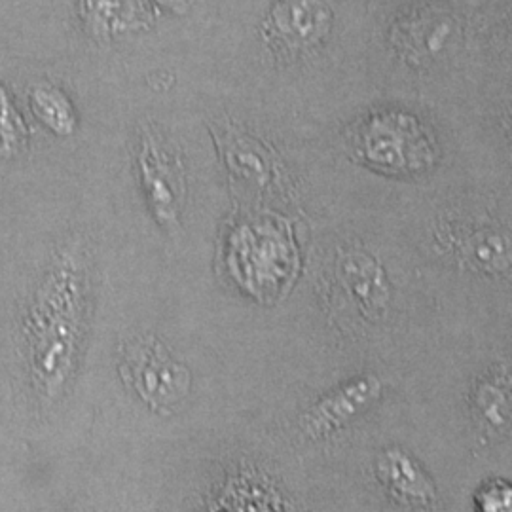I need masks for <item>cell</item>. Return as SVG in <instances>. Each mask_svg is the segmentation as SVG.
Wrapping results in <instances>:
<instances>
[{
  "mask_svg": "<svg viewBox=\"0 0 512 512\" xmlns=\"http://www.w3.org/2000/svg\"><path fill=\"white\" fill-rule=\"evenodd\" d=\"M165 6H171V8H177L179 4H183V0H162Z\"/></svg>",
  "mask_w": 512,
  "mask_h": 512,
  "instance_id": "obj_16",
  "label": "cell"
},
{
  "mask_svg": "<svg viewBox=\"0 0 512 512\" xmlns=\"http://www.w3.org/2000/svg\"><path fill=\"white\" fill-rule=\"evenodd\" d=\"M27 129L23 126L10 99L0 88V156H14L25 145Z\"/></svg>",
  "mask_w": 512,
  "mask_h": 512,
  "instance_id": "obj_14",
  "label": "cell"
},
{
  "mask_svg": "<svg viewBox=\"0 0 512 512\" xmlns=\"http://www.w3.org/2000/svg\"><path fill=\"white\" fill-rule=\"evenodd\" d=\"M120 370L141 401L158 414H173L192 391L190 370L154 338L129 344Z\"/></svg>",
  "mask_w": 512,
  "mask_h": 512,
  "instance_id": "obj_2",
  "label": "cell"
},
{
  "mask_svg": "<svg viewBox=\"0 0 512 512\" xmlns=\"http://www.w3.org/2000/svg\"><path fill=\"white\" fill-rule=\"evenodd\" d=\"M31 109L38 120L57 135H71L76 128L71 101L54 86H37L31 92Z\"/></svg>",
  "mask_w": 512,
  "mask_h": 512,
  "instance_id": "obj_13",
  "label": "cell"
},
{
  "mask_svg": "<svg viewBox=\"0 0 512 512\" xmlns=\"http://www.w3.org/2000/svg\"><path fill=\"white\" fill-rule=\"evenodd\" d=\"M330 25L325 0H277L264 23V38L277 52L300 54L323 42Z\"/></svg>",
  "mask_w": 512,
  "mask_h": 512,
  "instance_id": "obj_4",
  "label": "cell"
},
{
  "mask_svg": "<svg viewBox=\"0 0 512 512\" xmlns=\"http://www.w3.org/2000/svg\"><path fill=\"white\" fill-rule=\"evenodd\" d=\"M476 512H512V484L503 478H490L478 486Z\"/></svg>",
  "mask_w": 512,
  "mask_h": 512,
  "instance_id": "obj_15",
  "label": "cell"
},
{
  "mask_svg": "<svg viewBox=\"0 0 512 512\" xmlns=\"http://www.w3.org/2000/svg\"><path fill=\"white\" fill-rule=\"evenodd\" d=\"M88 277L71 253L59 258L35 296L29 327L31 368L38 389L54 399L73 374L84 332Z\"/></svg>",
  "mask_w": 512,
  "mask_h": 512,
  "instance_id": "obj_1",
  "label": "cell"
},
{
  "mask_svg": "<svg viewBox=\"0 0 512 512\" xmlns=\"http://www.w3.org/2000/svg\"><path fill=\"white\" fill-rule=\"evenodd\" d=\"M378 478L397 501L425 507L435 501V490L418 463L399 450H389L378 459Z\"/></svg>",
  "mask_w": 512,
  "mask_h": 512,
  "instance_id": "obj_8",
  "label": "cell"
},
{
  "mask_svg": "<svg viewBox=\"0 0 512 512\" xmlns=\"http://www.w3.org/2000/svg\"><path fill=\"white\" fill-rule=\"evenodd\" d=\"M471 264L484 272H499L512 262V238L503 230H482L467 241Z\"/></svg>",
  "mask_w": 512,
  "mask_h": 512,
  "instance_id": "obj_12",
  "label": "cell"
},
{
  "mask_svg": "<svg viewBox=\"0 0 512 512\" xmlns=\"http://www.w3.org/2000/svg\"><path fill=\"white\" fill-rule=\"evenodd\" d=\"M456 33V23L439 10H421L399 19L391 33V44L404 63L425 67L444 54Z\"/></svg>",
  "mask_w": 512,
  "mask_h": 512,
  "instance_id": "obj_6",
  "label": "cell"
},
{
  "mask_svg": "<svg viewBox=\"0 0 512 512\" xmlns=\"http://www.w3.org/2000/svg\"><path fill=\"white\" fill-rule=\"evenodd\" d=\"M137 14L129 0H82V19L97 38L129 31V27L139 25Z\"/></svg>",
  "mask_w": 512,
  "mask_h": 512,
  "instance_id": "obj_10",
  "label": "cell"
},
{
  "mask_svg": "<svg viewBox=\"0 0 512 512\" xmlns=\"http://www.w3.org/2000/svg\"><path fill=\"white\" fill-rule=\"evenodd\" d=\"M420 124L403 114H380L359 133V152L368 162L389 169L420 167L425 139Z\"/></svg>",
  "mask_w": 512,
  "mask_h": 512,
  "instance_id": "obj_3",
  "label": "cell"
},
{
  "mask_svg": "<svg viewBox=\"0 0 512 512\" xmlns=\"http://www.w3.org/2000/svg\"><path fill=\"white\" fill-rule=\"evenodd\" d=\"M478 418L488 429L507 427L512 421V384L494 376L478 385L475 395Z\"/></svg>",
  "mask_w": 512,
  "mask_h": 512,
  "instance_id": "obj_11",
  "label": "cell"
},
{
  "mask_svg": "<svg viewBox=\"0 0 512 512\" xmlns=\"http://www.w3.org/2000/svg\"><path fill=\"white\" fill-rule=\"evenodd\" d=\"M139 169L156 219L165 228H177L184 202L183 167L152 133L141 139Z\"/></svg>",
  "mask_w": 512,
  "mask_h": 512,
  "instance_id": "obj_5",
  "label": "cell"
},
{
  "mask_svg": "<svg viewBox=\"0 0 512 512\" xmlns=\"http://www.w3.org/2000/svg\"><path fill=\"white\" fill-rule=\"evenodd\" d=\"M380 395L376 378H361L330 393L315 404L304 420V429L311 437H323L353 420L361 410Z\"/></svg>",
  "mask_w": 512,
  "mask_h": 512,
  "instance_id": "obj_7",
  "label": "cell"
},
{
  "mask_svg": "<svg viewBox=\"0 0 512 512\" xmlns=\"http://www.w3.org/2000/svg\"><path fill=\"white\" fill-rule=\"evenodd\" d=\"M340 277L348 287L349 294L359 300L365 308H376L384 291L380 268L370 256L349 253L340 260Z\"/></svg>",
  "mask_w": 512,
  "mask_h": 512,
  "instance_id": "obj_9",
  "label": "cell"
}]
</instances>
